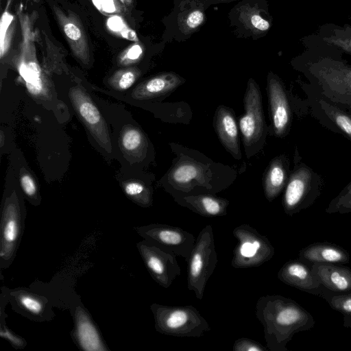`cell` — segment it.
<instances>
[{"instance_id": "cell-10", "label": "cell", "mask_w": 351, "mask_h": 351, "mask_svg": "<svg viewBox=\"0 0 351 351\" xmlns=\"http://www.w3.org/2000/svg\"><path fill=\"white\" fill-rule=\"evenodd\" d=\"M267 93L274 134L282 137L291 124V107L283 84L272 73L267 76Z\"/></svg>"}, {"instance_id": "cell-16", "label": "cell", "mask_w": 351, "mask_h": 351, "mask_svg": "<svg viewBox=\"0 0 351 351\" xmlns=\"http://www.w3.org/2000/svg\"><path fill=\"white\" fill-rule=\"evenodd\" d=\"M182 82L183 79L174 73H162L141 84L132 95L139 100L162 96L173 91Z\"/></svg>"}, {"instance_id": "cell-6", "label": "cell", "mask_w": 351, "mask_h": 351, "mask_svg": "<svg viewBox=\"0 0 351 351\" xmlns=\"http://www.w3.org/2000/svg\"><path fill=\"white\" fill-rule=\"evenodd\" d=\"M318 176L308 167L302 164L294 169L285 188L282 205L288 215L292 216L308 207L319 195Z\"/></svg>"}, {"instance_id": "cell-32", "label": "cell", "mask_w": 351, "mask_h": 351, "mask_svg": "<svg viewBox=\"0 0 351 351\" xmlns=\"http://www.w3.org/2000/svg\"><path fill=\"white\" fill-rule=\"evenodd\" d=\"M97 8L106 12H112L115 10L113 0H93Z\"/></svg>"}, {"instance_id": "cell-33", "label": "cell", "mask_w": 351, "mask_h": 351, "mask_svg": "<svg viewBox=\"0 0 351 351\" xmlns=\"http://www.w3.org/2000/svg\"><path fill=\"white\" fill-rule=\"evenodd\" d=\"M1 336L8 341H10L12 344L21 346L23 344V342L21 339L19 337L14 336L13 334H12L10 332H9L8 330H1Z\"/></svg>"}, {"instance_id": "cell-3", "label": "cell", "mask_w": 351, "mask_h": 351, "mask_svg": "<svg viewBox=\"0 0 351 351\" xmlns=\"http://www.w3.org/2000/svg\"><path fill=\"white\" fill-rule=\"evenodd\" d=\"M217 262L213 226L208 224L199 232L187 262V288L198 300L203 298Z\"/></svg>"}, {"instance_id": "cell-13", "label": "cell", "mask_w": 351, "mask_h": 351, "mask_svg": "<svg viewBox=\"0 0 351 351\" xmlns=\"http://www.w3.org/2000/svg\"><path fill=\"white\" fill-rule=\"evenodd\" d=\"M214 127L220 141L236 159L241 158L238 127L232 111L219 106L214 118Z\"/></svg>"}, {"instance_id": "cell-30", "label": "cell", "mask_w": 351, "mask_h": 351, "mask_svg": "<svg viewBox=\"0 0 351 351\" xmlns=\"http://www.w3.org/2000/svg\"><path fill=\"white\" fill-rule=\"evenodd\" d=\"M12 20V16H10L8 12H5L3 14L1 21V57H2L3 53V39L5 34Z\"/></svg>"}, {"instance_id": "cell-15", "label": "cell", "mask_w": 351, "mask_h": 351, "mask_svg": "<svg viewBox=\"0 0 351 351\" xmlns=\"http://www.w3.org/2000/svg\"><path fill=\"white\" fill-rule=\"evenodd\" d=\"M300 260L314 263H347L350 256L342 247L327 243H317L306 246L300 251Z\"/></svg>"}, {"instance_id": "cell-31", "label": "cell", "mask_w": 351, "mask_h": 351, "mask_svg": "<svg viewBox=\"0 0 351 351\" xmlns=\"http://www.w3.org/2000/svg\"><path fill=\"white\" fill-rule=\"evenodd\" d=\"M66 35L71 40H76L81 37L80 29L71 23H66L64 27Z\"/></svg>"}, {"instance_id": "cell-11", "label": "cell", "mask_w": 351, "mask_h": 351, "mask_svg": "<svg viewBox=\"0 0 351 351\" xmlns=\"http://www.w3.org/2000/svg\"><path fill=\"white\" fill-rule=\"evenodd\" d=\"M285 284L317 295L324 288L313 274L311 269L302 261L291 260L285 263L277 274Z\"/></svg>"}, {"instance_id": "cell-24", "label": "cell", "mask_w": 351, "mask_h": 351, "mask_svg": "<svg viewBox=\"0 0 351 351\" xmlns=\"http://www.w3.org/2000/svg\"><path fill=\"white\" fill-rule=\"evenodd\" d=\"M234 351H267L269 350L258 341L247 337L237 339L233 343Z\"/></svg>"}, {"instance_id": "cell-1", "label": "cell", "mask_w": 351, "mask_h": 351, "mask_svg": "<svg viewBox=\"0 0 351 351\" xmlns=\"http://www.w3.org/2000/svg\"><path fill=\"white\" fill-rule=\"evenodd\" d=\"M255 315L263 327L266 347L270 351H288L287 345L295 333L315 325L310 313L280 295L261 296L255 305Z\"/></svg>"}, {"instance_id": "cell-19", "label": "cell", "mask_w": 351, "mask_h": 351, "mask_svg": "<svg viewBox=\"0 0 351 351\" xmlns=\"http://www.w3.org/2000/svg\"><path fill=\"white\" fill-rule=\"evenodd\" d=\"M327 290V289H326ZM322 296L330 306L335 310L341 313L343 316V326L351 327V292L341 294H328L327 291H322Z\"/></svg>"}, {"instance_id": "cell-36", "label": "cell", "mask_w": 351, "mask_h": 351, "mask_svg": "<svg viewBox=\"0 0 351 351\" xmlns=\"http://www.w3.org/2000/svg\"><path fill=\"white\" fill-rule=\"evenodd\" d=\"M351 194V182L348 186L342 191L339 197L346 196Z\"/></svg>"}, {"instance_id": "cell-37", "label": "cell", "mask_w": 351, "mask_h": 351, "mask_svg": "<svg viewBox=\"0 0 351 351\" xmlns=\"http://www.w3.org/2000/svg\"><path fill=\"white\" fill-rule=\"evenodd\" d=\"M348 48L350 49V51H351V40H350L348 41Z\"/></svg>"}, {"instance_id": "cell-26", "label": "cell", "mask_w": 351, "mask_h": 351, "mask_svg": "<svg viewBox=\"0 0 351 351\" xmlns=\"http://www.w3.org/2000/svg\"><path fill=\"white\" fill-rule=\"evenodd\" d=\"M205 20V15L202 10L195 9L191 11L186 16L184 28L186 31L194 30L199 27Z\"/></svg>"}, {"instance_id": "cell-8", "label": "cell", "mask_w": 351, "mask_h": 351, "mask_svg": "<svg viewBox=\"0 0 351 351\" xmlns=\"http://www.w3.org/2000/svg\"><path fill=\"white\" fill-rule=\"evenodd\" d=\"M69 94L74 108L90 132L104 149L110 152L112 145L107 125L90 96L80 87L71 88Z\"/></svg>"}, {"instance_id": "cell-22", "label": "cell", "mask_w": 351, "mask_h": 351, "mask_svg": "<svg viewBox=\"0 0 351 351\" xmlns=\"http://www.w3.org/2000/svg\"><path fill=\"white\" fill-rule=\"evenodd\" d=\"M324 107L336 127L351 139V114L330 105Z\"/></svg>"}, {"instance_id": "cell-29", "label": "cell", "mask_w": 351, "mask_h": 351, "mask_svg": "<svg viewBox=\"0 0 351 351\" xmlns=\"http://www.w3.org/2000/svg\"><path fill=\"white\" fill-rule=\"evenodd\" d=\"M21 186L26 195L33 196L36 193V186L33 178L27 173H24L20 178Z\"/></svg>"}, {"instance_id": "cell-5", "label": "cell", "mask_w": 351, "mask_h": 351, "mask_svg": "<svg viewBox=\"0 0 351 351\" xmlns=\"http://www.w3.org/2000/svg\"><path fill=\"white\" fill-rule=\"evenodd\" d=\"M243 102L245 113L239 120V128L247 156L250 158L262 147L267 135L261 93L252 78L248 80Z\"/></svg>"}, {"instance_id": "cell-9", "label": "cell", "mask_w": 351, "mask_h": 351, "mask_svg": "<svg viewBox=\"0 0 351 351\" xmlns=\"http://www.w3.org/2000/svg\"><path fill=\"white\" fill-rule=\"evenodd\" d=\"M145 265L154 279L162 287H169L180 275L181 268L175 255L148 241L140 245Z\"/></svg>"}, {"instance_id": "cell-4", "label": "cell", "mask_w": 351, "mask_h": 351, "mask_svg": "<svg viewBox=\"0 0 351 351\" xmlns=\"http://www.w3.org/2000/svg\"><path fill=\"white\" fill-rule=\"evenodd\" d=\"M232 234L237 240L231 261L234 268L256 267L273 258L275 250L268 238L250 225L237 226Z\"/></svg>"}, {"instance_id": "cell-34", "label": "cell", "mask_w": 351, "mask_h": 351, "mask_svg": "<svg viewBox=\"0 0 351 351\" xmlns=\"http://www.w3.org/2000/svg\"><path fill=\"white\" fill-rule=\"evenodd\" d=\"M108 25L114 31H120L123 27V23L119 16H113L109 19Z\"/></svg>"}, {"instance_id": "cell-28", "label": "cell", "mask_w": 351, "mask_h": 351, "mask_svg": "<svg viewBox=\"0 0 351 351\" xmlns=\"http://www.w3.org/2000/svg\"><path fill=\"white\" fill-rule=\"evenodd\" d=\"M20 303L27 311L34 314L40 313L43 310L42 303L35 298L26 295L20 298Z\"/></svg>"}, {"instance_id": "cell-2", "label": "cell", "mask_w": 351, "mask_h": 351, "mask_svg": "<svg viewBox=\"0 0 351 351\" xmlns=\"http://www.w3.org/2000/svg\"><path fill=\"white\" fill-rule=\"evenodd\" d=\"M156 329L160 333L180 337H200L211 330L207 320L193 305L151 306Z\"/></svg>"}, {"instance_id": "cell-21", "label": "cell", "mask_w": 351, "mask_h": 351, "mask_svg": "<svg viewBox=\"0 0 351 351\" xmlns=\"http://www.w3.org/2000/svg\"><path fill=\"white\" fill-rule=\"evenodd\" d=\"M121 145L129 153H136L144 145V137L141 131L134 127L125 129L121 135Z\"/></svg>"}, {"instance_id": "cell-17", "label": "cell", "mask_w": 351, "mask_h": 351, "mask_svg": "<svg viewBox=\"0 0 351 351\" xmlns=\"http://www.w3.org/2000/svg\"><path fill=\"white\" fill-rule=\"evenodd\" d=\"M288 162L285 157L274 158L265 174L263 187L266 199L273 201L281 193L288 181Z\"/></svg>"}, {"instance_id": "cell-18", "label": "cell", "mask_w": 351, "mask_h": 351, "mask_svg": "<svg viewBox=\"0 0 351 351\" xmlns=\"http://www.w3.org/2000/svg\"><path fill=\"white\" fill-rule=\"evenodd\" d=\"M76 331L78 342L83 350L86 351L104 350L97 330L84 315L78 317Z\"/></svg>"}, {"instance_id": "cell-20", "label": "cell", "mask_w": 351, "mask_h": 351, "mask_svg": "<svg viewBox=\"0 0 351 351\" xmlns=\"http://www.w3.org/2000/svg\"><path fill=\"white\" fill-rule=\"evenodd\" d=\"M19 235V222L16 208L10 204L6 208L3 228V241L5 245L12 246Z\"/></svg>"}, {"instance_id": "cell-12", "label": "cell", "mask_w": 351, "mask_h": 351, "mask_svg": "<svg viewBox=\"0 0 351 351\" xmlns=\"http://www.w3.org/2000/svg\"><path fill=\"white\" fill-rule=\"evenodd\" d=\"M174 200L180 206L193 212L208 217H222L227 215L229 201L209 194L173 195Z\"/></svg>"}, {"instance_id": "cell-27", "label": "cell", "mask_w": 351, "mask_h": 351, "mask_svg": "<svg viewBox=\"0 0 351 351\" xmlns=\"http://www.w3.org/2000/svg\"><path fill=\"white\" fill-rule=\"evenodd\" d=\"M136 75L132 71H127L122 73L117 79L114 80L112 84L114 88L119 90H125L130 88L135 82Z\"/></svg>"}, {"instance_id": "cell-14", "label": "cell", "mask_w": 351, "mask_h": 351, "mask_svg": "<svg viewBox=\"0 0 351 351\" xmlns=\"http://www.w3.org/2000/svg\"><path fill=\"white\" fill-rule=\"evenodd\" d=\"M319 283L335 293L351 291V269L332 263H314L311 267Z\"/></svg>"}, {"instance_id": "cell-23", "label": "cell", "mask_w": 351, "mask_h": 351, "mask_svg": "<svg viewBox=\"0 0 351 351\" xmlns=\"http://www.w3.org/2000/svg\"><path fill=\"white\" fill-rule=\"evenodd\" d=\"M124 190L128 195L138 199L142 204L146 206L151 204L150 191L143 184L132 181L125 184Z\"/></svg>"}, {"instance_id": "cell-25", "label": "cell", "mask_w": 351, "mask_h": 351, "mask_svg": "<svg viewBox=\"0 0 351 351\" xmlns=\"http://www.w3.org/2000/svg\"><path fill=\"white\" fill-rule=\"evenodd\" d=\"M245 23L247 26L258 32H265L270 28L269 21L261 17L260 14L255 12H250V14H245Z\"/></svg>"}, {"instance_id": "cell-38", "label": "cell", "mask_w": 351, "mask_h": 351, "mask_svg": "<svg viewBox=\"0 0 351 351\" xmlns=\"http://www.w3.org/2000/svg\"><path fill=\"white\" fill-rule=\"evenodd\" d=\"M208 1H230V0H208Z\"/></svg>"}, {"instance_id": "cell-35", "label": "cell", "mask_w": 351, "mask_h": 351, "mask_svg": "<svg viewBox=\"0 0 351 351\" xmlns=\"http://www.w3.org/2000/svg\"><path fill=\"white\" fill-rule=\"evenodd\" d=\"M141 53V47L138 45H135L129 49L127 53V57L130 60H136L140 56Z\"/></svg>"}, {"instance_id": "cell-7", "label": "cell", "mask_w": 351, "mask_h": 351, "mask_svg": "<svg viewBox=\"0 0 351 351\" xmlns=\"http://www.w3.org/2000/svg\"><path fill=\"white\" fill-rule=\"evenodd\" d=\"M147 241L184 259L187 263L195 243V236L180 227L168 224H152L141 229Z\"/></svg>"}]
</instances>
